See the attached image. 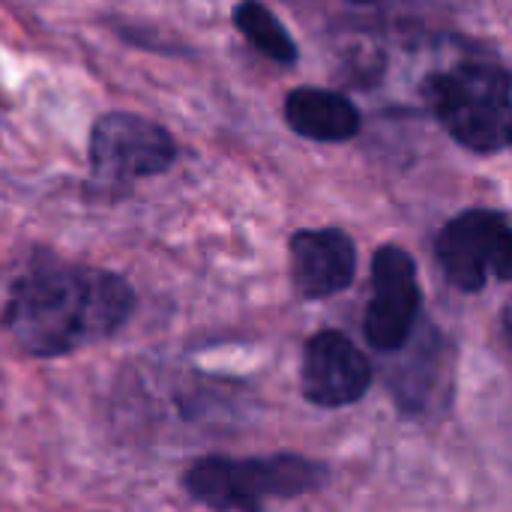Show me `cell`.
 <instances>
[{
  "mask_svg": "<svg viewBox=\"0 0 512 512\" xmlns=\"http://www.w3.org/2000/svg\"><path fill=\"white\" fill-rule=\"evenodd\" d=\"M357 3H369V0H357Z\"/></svg>",
  "mask_w": 512,
  "mask_h": 512,
  "instance_id": "cell-12",
  "label": "cell"
},
{
  "mask_svg": "<svg viewBox=\"0 0 512 512\" xmlns=\"http://www.w3.org/2000/svg\"><path fill=\"white\" fill-rule=\"evenodd\" d=\"M423 96L444 129L477 153H498L512 144L510 75L492 60H462L432 72Z\"/></svg>",
  "mask_w": 512,
  "mask_h": 512,
  "instance_id": "cell-2",
  "label": "cell"
},
{
  "mask_svg": "<svg viewBox=\"0 0 512 512\" xmlns=\"http://www.w3.org/2000/svg\"><path fill=\"white\" fill-rule=\"evenodd\" d=\"M504 333H507V339L512 342V300L504 306Z\"/></svg>",
  "mask_w": 512,
  "mask_h": 512,
  "instance_id": "cell-11",
  "label": "cell"
},
{
  "mask_svg": "<svg viewBox=\"0 0 512 512\" xmlns=\"http://www.w3.org/2000/svg\"><path fill=\"white\" fill-rule=\"evenodd\" d=\"M177 144L159 123L111 111L93 123L90 132V171L99 183L126 186L141 177L162 174L174 165Z\"/></svg>",
  "mask_w": 512,
  "mask_h": 512,
  "instance_id": "cell-4",
  "label": "cell"
},
{
  "mask_svg": "<svg viewBox=\"0 0 512 512\" xmlns=\"http://www.w3.org/2000/svg\"><path fill=\"white\" fill-rule=\"evenodd\" d=\"M285 120L297 135L312 141H345L360 129L357 108L342 93L321 87L291 90L285 99Z\"/></svg>",
  "mask_w": 512,
  "mask_h": 512,
  "instance_id": "cell-9",
  "label": "cell"
},
{
  "mask_svg": "<svg viewBox=\"0 0 512 512\" xmlns=\"http://www.w3.org/2000/svg\"><path fill=\"white\" fill-rule=\"evenodd\" d=\"M435 252L459 291H480L489 276L512 279V225L492 210H468L447 222Z\"/></svg>",
  "mask_w": 512,
  "mask_h": 512,
  "instance_id": "cell-5",
  "label": "cell"
},
{
  "mask_svg": "<svg viewBox=\"0 0 512 512\" xmlns=\"http://www.w3.org/2000/svg\"><path fill=\"white\" fill-rule=\"evenodd\" d=\"M132 312L123 276L42 258L15 279L0 324L24 354L51 360L111 339Z\"/></svg>",
  "mask_w": 512,
  "mask_h": 512,
  "instance_id": "cell-1",
  "label": "cell"
},
{
  "mask_svg": "<svg viewBox=\"0 0 512 512\" xmlns=\"http://www.w3.org/2000/svg\"><path fill=\"white\" fill-rule=\"evenodd\" d=\"M372 366L366 354L342 333L321 330L309 339L303 354V393L312 405L342 408L369 390Z\"/></svg>",
  "mask_w": 512,
  "mask_h": 512,
  "instance_id": "cell-7",
  "label": "cell"
},
{
  "mask_svg": "<svg viewBox=\"0 0 512 512\" xmlns=\"http://www.w3.org/2000/svg\"><path fill=\"white\" fill-rule=\"evenodd\" d=\"M327 483V471L318 462L300 456L267 459H228L207 456L189 465L183 489L213 510H258L270 498H297L318 492Z\"/></svg>",
  "mask_w": 512,
  "mask_h": 512,
  "instance_id": "cell-3",
  "label": "cell"
},
{
  "mask_svg": "<svg viewBox=\"0 0 512 512\" xmlns=\"http://www.w3.org/2000/svg\"><path fill=\"white\" fill-rule=\"evenodd\" d=\"M234 24L264 57H270L276 63H294L297 60L294 39L288 36V30L279 24V18L261 0H240L234 9Z\"/></svg>",
  "mask_w": 512,
  "mask_h": 512,
  "instance_id": "cell-10",
  "label": "cell"
},
{
  "mask_svg": "<svg viewBox=\"0 0 512 512\" xmlns=\"http://www.w3.org/2000/svg\"><path fill=\"white\" fill-rule=\"evenodd\" d=\"M420 312V282L414 258L399 246H384L372 261V303L363 333L378 351H396L408 342Z\"/></svg>",
  "mask_w": 512,
  "mask_h": 512,
  "instance_id": "cell-6",
  "label": "cell"
},
{
  "mask_svg": "<svg viewBox=\"0 0 512 512\" xmlns=\"http://www.w3.org/2000/svg\"><path fill=\"white\" fill-rule=\"evenodd\" d=\"M357 270V252L345 231L318 228L291 237V279L300 297L321 300L345 291Z\"/></svg>",
  "mask_w": 512,
  "mask_h": 512,
  "instance_id": "cell-8",
  "label": "cell"
}]
</instances>
